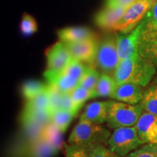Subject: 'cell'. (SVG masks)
I'll list each match as a JSON object with an SVG mask.
<instances>
[{
  "label": "cell",
  "instance_id": "cell-10",
  "mask_svg": "<svg viewBox=\"0 0 157 157\" xmlns=\"http://www.w3.org/2000/svg\"><path fill=\"white\" fill-rule=\"evenodd\" d=\"M15 151V157H53L59 151L40 138L34 142L16 145Z\"/></svg>",
  "mask_w": 157,
  "mask_h": 157
},
{
  "label": "cell",
  "instance_id": "cell-11",
  "mask_svg": "<svg viewBox=\"0 0 157 157\" xmlns=\"http://www.w3.org/2000/svg\"><path fill=\"white\" fill-rule=\"evenodd\" d=\"M141 23H140L129 34L117 35V52L119 63L127 60L138 52V43L140 38Z\"/></svg>",
  "mask_w": 157,
  "mask_h": 157
},
{
  "label": "cell",
  "instance_id": "cell-14",
  "mask_svg": "<svg viewBox=\"0 0 157 157\" xmlns=\"http://www.w3.org/2000/svg\"><path fill=\"white\" fill-rule=\"evenodd\" d=\"M109 107V101H96L88 104L80 116L79 121H87L95 124H103L107 122Z\"/></svg>",
  "mask_w": 157,
  "mask_h": 157
},
{
  "label": "cell",
  "instance_id": "cell-16",
  "mask_svg": "<svg viewBox=\"0 0 157 157\" xmlns=\"http://www.w3.org/2000/svg\"><path fill=\"white\" fill-rule=\"evenodd\" d=\"M60 42L63 43L78 42L95 38L93 31L84 27H68L58 31Z\"/></svg>",
  "mask_w": 157,
  "mask_h": 157
},
{
  "label": "cell",
  "instance_id": "cell-6",
  "mask_svg": "<svg viewBox=\"0 0 157 157\" xmlns=\"http://www.w3.org/2000/svg\"><path fill=\"white\" fill-rule=\"evenodd\" d=\"M156 1V0H137L127 10L122 17L118 21L113 28V31H120L125 34L132 31L142 22Z\"/></svg>",
  "mask_w": 157,
  "mask_h": 157
},
{
  "label": "cell",
  "instance_id": "cell-17",
  "mask_svg": "<svg viewBox=\"0 0 157 157\" xmlns=\"http://www.w3.org/2000/svg\"><path fill=\"white\" fill-rule=\"evenodd\" d=\"M117 87L113 76H111L108 74H101L96 87L93 90V98L111 97Z\"/></svg>",
  "mask_w": 157,
  "mask_h": 157
},
{
  "label": "cell",
  "instance_id": "cell-8",
  "mask_svg": "<svg viewBox=\"0 0 157 157\" xmlns=\"http://www.w3.org/2000/svg\"><path fill=\"white\" fill-rule=\"evenodd\" d=\"M95 62L98 67L104 73H114L119 63L117 37H107L102 42L98 47Z\"/></svg>",
  "mask_w": 157,
  "mask_h": 157
},
{
  "label": "cell",
  "instance_id": "cell-7",
  "mask_svg": "<svg viewBox=\"0 0 157 157\" xmlns=\"http://www.w3.org/2000/svg\"><path fill=\"white\" fill-rule=\"evenodd\" d=\"M47 70L44 76L60 73L73 60V57L66 44L58 42L46 50Z\"/></svg>",
  "mask_w": 157,
  "mask_h": 157
},
{
  "label": "cell",
  "instance_id": "cell-9",
  "mask_svg": "<svg viewBox=\"0 0 157 157\" xmlns=\"http://www.w3.org/2000/svg\"><path fill=\"white\" fill-rule=\"evenodd\" d=\"M64 44L67 47L74 59L82 63H86L89 66H93L99 47L96 38Z\"/></svg>",
  "mask_w": 157,
  "mask_h": 157
},
{
  "label": "cell",
  "instance_id": "cell-18",
  "mask_svg": "<svg viewBox=\"0 0 157 157\" xmlns=\"http://www.w3.org/2000/svg\"><path fill=\"white\" fill-rule=\"evenodd\" d=\"M42 138L60 151L63 146V132L52 121L47 124L42 130Z\"/></svg>",
  "mask_w": 157,
  "mask_h": 157
},
{
  "label": "cell",
  "instance_id": "cell-21",
  "mask_svg": "<svg viewBox=\"0 0 157 157\" xmlns=\"http://www.w3.org/2000/svg\"><path fill=\"white\" fill-rule=\"evenodd\" d=\"M76 116L73 112L64 109H58L51 113V121L62 132H65Z\"/></svg>",
  "mask_w": 157,
  "mask_h": 157
},
{
  "label": "cell",
  "instance_id": "cell-26",
  "mask_svg": "<svg viewBox=\"0 0 157 157\" xmlns=\"http://www.w3.org/2000/svg\"><path fill=\"white\" fill-rule=\"evenodd\" d=\"M48 93L50 99V115L53 111L60 109V101L63 93L53 85L48 84Z\"/></svg>",
  "mask_w": 157,
  "mask_h": 157
},
{
  "label": "cell",
  "instance_id": "cell-25",
  "mask_svg": "<svg viewBox=\"0 0 157 157\" xmlns=\"http://www.w3.org/2000/svg\"><path fill=\"white\" fill-rule=\"evenodd\" d=\"M82 148L87 157H119L110 150L108 146L103 144L91 145Z\"/></svg>",
  "mask_w": 157,
  "mask_h": 157
},
{
  "label": "cell",
  "instance_id": "cell-5",
  "mask_svg": "<svg viewBox=\"0 0 157 157\" xmlns=\"http://www.w3.org/2000/svg\"><path fill=\"white\" fill-rule=\"evenodd\" d=\"M144 145L135 126L119 127L113 130L109 137L108 147L119 157L129 154Z\"/></svg>",
  "mask_w": 157,
  "mask_h": 157
},
{
  "label": "cell",
  "instance_id": "cell-23",
  "mask_svg": "<svg viewBox=\"0 0 157 157\" xmlns=\"http://www.w3.org/2000/svg\"><path fill=\"white\" fill-rule=\"evenodd\" d=\"M100 76H101V74L99 71L95 69L93 66H88L86 68L85 72L82 76L78 86L93 91L99 80Z\"/></svg>",
  "mask_w": 157,
  "mask_h": 157
},
{
  "label": "cell",
  "instance_id": "cell-24",
  "mask_svg": "<svg viewBox=\"0 0 157 157\" xmlns=\"http://www.w3.org/2000/svg\"><path fill=\"white\" fill-rule=\"evenodd\" d=\"M93 93V91H92V90L85 89L81 86H78L71 92V96L72 101H73L74 106H75L78 112L80 111V109L83 106L84 103L87 100L92 99Z\"/></svg>",
  "mask_w": 157,
  "mask_h": 157
},
{
  "label": "cell",
  "instance_id": "cell-32",
  "mask_svg": "<svg viewBox=\"0 0 157 157\" xmlns=\"http://www.w3.org/2000/svg\"><path fill=\"white\" fill-rule=\"evenodd\" d=\"M154 83L155 84H156V85H157V76L156 77V78H155V79H154Z\"/></svg>",
  "mask_w": 157,
  "mask_h": 157
},
{
  "label": "cell",
  "instance_id": "cell-30",
  "mask_svg": "<svg viewBox=\"0 0 157 157\" xmlns=\"http://www.w3.org/2000/svg\"><path fill=\"white\" fill-rule=\"evenodd\" d=\"M64 148L66 157H87L82 147L66 144Z\"/></svg>",
  "mask_w": 157,
  "mask_h": 157
},
{
  "label": "cell",
  "instance_id": "cell-19",
  "mask_svg": "<svg viewBox=\"0 0 157 157\" xmlns=\"http://www.w3.org/2000/svg\"><path fill=\"white\" fill-rule=\"evenodd\" d=\"M44 111L50 112V99H49L48 88L44 92L39 94L36 97L27 101L23 110V111L25 112Z\"/></svg>",
  "mask_w": 157,
  "mask_h": 157
},
{
  "label": "cell",
  "instance_id": "cell-3",
  "mask_svg": "<svg viewBox=\"0 0 157 157\" xmlns=\"http://www.w3.org/2000/svg\"><path fill=\"white\" fill-rule=\"evenodd\" d=\"M111 135L110 129L102 126V124L79 121L71 132L68 144L80 147L96 144L108 146Z\"/></svg>",
  "mask_w": 157,
  "mask_h": 157
},
{
  "label": "cell",
  "instance_id": "cell-27",
  "mask_svg": "<svg viewBox=\"0 0 157 157\" xmlns=\"http://www.w3.org/2000/svg\"><path fill=\"white\" fill-rule=\"evenodd\" d=\"M126 157H157V145L144 144Z\"/></svg>",
  "mask_w": 157,
  "mask_h": 157
},
{
  "label": "cell",
  "instance_id": "cell-12",
  "mask_svg": "<svg viewBox=\"0 0 157 157\" xmlns=\"http://www.w3.org/2000/svg\"><path fill=\"white\" fill-rule=\"evenodd\" d=\"M135 127L144 144L157 145L156 115L143 111Z\"/></svg>",
  "mask_w": 157,
  "mask_h": 157
},
{
  "label": "cell",
  "instance_id": "cell-22",
  "mask_svg": "<svg viewBox=\"0 0 157 157\" xmlns=\"http://www.w3.org/2000/svg\"><path fill=\"white\" fill-rule=\"evenodd\" d=\"M48 88V84H45L40 81L30 80L25 82L21 87V93L26 101L32 99L41 94Z\"/></svg>",
  "mask_w": 157,
  "mask_h": 157
},
{
  "label": "cell",
  "instance_id": "cell-15",
  "mask_svg": "<svg viewBox=\"0 0 157 157\" xmlns=\"http://www.w3.org/2000/svg\"><path fill=\"white\" fill-rule=\"evenodd\" d=\"M129 7H119L110 9L105 7L97 13L95 21L100 28L107 30H113L118 21L120 20Z\"/></svg>",
  "mask_w": 157,
  "mask_h": 157
},
{
  "label": "cell",
  "instance_id": "cell-29",
  "mask_svg": "<svg viewBox=\"0 0 157 157\" xmlns=\"http://www.w3.org/2000/svg\"><path fill=\"white\" fill-rule=\"evenodd\" d=\"M60 109L71 111V112L74 113V114L75 115L76 117L78 115V112L76 111V108L74 106V104L71 99V93H63L61 101H60Z\"/></svg>",
  "mask_w": 157,
  "mask_h": 157
},
{
  "label": "cell",
  "instance_id": "cell-31",
  "mask_svg": "<svg viewBox=\"0 0 157 157\" xmlns=\"http://www.w3.org/2000/svg\"><path fill=\"white\" fill-rule=\"evenodd\" d=\"M137 0H106L105 7L110 9L119 8V7H129Z\"/></svg>",
  "mask_w": 157,
  "mask_h": 157
},
{
  "label": "cell",
  "instance_id": "cell-4",
  "mask_svg": "<svg viewBox=\"0 0 157 157\" xmlns=\"http://www.w3.org/2000/svg\"><path fill=\"white\" fill-rule=\"evenodd\" d=\"M140 103L136 105L109 101L107 125L110 129L135 126L143 113Z\"/></svg>",
  "mask_w": 157,
  "mask_h": 157
},
{
  "label": "cell",
  "instance_id": "cell-20",
  "mask_svg": "<svg viewBox=\"0 0 157 157\" xmlns=\"http://www.w3.org/2000/svg\"><path fill=\"white\" fill-rule=\"evenodd\" d=\"M140 104L143 111L157 116V85L151 84L144 90V94Z\"/></svg>",
  "mask_w": 157,
  "mask_h": 157
},
{
  "label": "cell",
  "instance_id": "cell-13",
  "mask_svg": "<svg viewBox=\"0 0 157 157\" xmlns=\"http://www.w3.org/2000/svg\"><path fill=\"white\" fill-rule=\"evenodd\" d=\"M143 94V87L138 84L124 83L117 85L111 98L122 103L136 105L142 101Z\"/></svg>",
  "mask_w": 157,
  "mask_h": 157
},
{
  "label": "cell",
  "instance_id": "cell-1",
  "mask_svg": "<svg viewBox=\"0 0 157 157\" xmlns=\"http://www.w3.org/2000/svg\"><path fill=\"white\" fill-rule=\"evenodd\" d=\"M157 67L139 55L138 52L118 65L113 73L117 85L134 83L144 87L150 83L156 73Z\"/></svg>",
  "mask_w": 157,
  "mask_h": 157
},
{
  "label": "cell",
  "instance_id": "cell-2",
  "mask_svg": "<svg viewBox=\"0 0 157 157\" xmlns=\"http://www.w3.org/2000/svg\"><path fill=\"white\" fill-rule=\"evenodd\" d=\"M140 23L138 53L157 67V0Z\"/></svg>",
  "mask_w": 157,
  "mask_h": 157
},
{
  "label": "cell",
  "instance_id": "cell-28",
  "mask_svg": "<svg viewBox=\"0 0 157 157\" xmlns=\"http://www.w3.org/2000/svg\"><path fill=\"white\" fill-rule=\"evenodd\" d=\"M21 33L25 36H29L36 32V21L31 15L26 13L23 15L21 23Z\"/></svg>",
  "mask_w": 157,
  "mask_h": 157
}]
</instances>
